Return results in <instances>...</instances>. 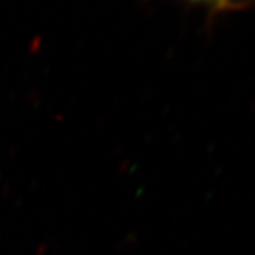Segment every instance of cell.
Here are the masks:
<instances>
[{
  "label": "cell",
  "mask_w": 255,
  "mask_h": 255,
  "mask_svg": "<svg viewBox=\"0 0 255 255\" xmlns=\"http://www.w3.org/2000/svg\"><path fill=\"white\" fill-rule=\"evenodd\" d=\"M191 6H199L207 10L209 16L228 11H240L255 6V0H182Z\"/></svg>",
  "instance_id": "cell-1"
}]
</instances>
